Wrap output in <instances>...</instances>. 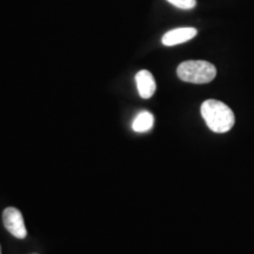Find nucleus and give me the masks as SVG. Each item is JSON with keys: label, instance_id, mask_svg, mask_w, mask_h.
Masks as SVG:
<instances>
[{"label": "nucleus", "instance_id": "nucleus-1", "mask_svg": "<svg viewBox=\"0 0 254 254\" xmlns=\"http://www.w3.org/2000/svg\"><path fill=\"white\" fill-rule=\"evenodd\" d=\"M201 116L206 125L215 133H226L236 123L233 111L226 104L219 100L209 99L201 105Z\"/></svg>", "mask_w": 254, "mask_h": 254}, {"label": "nucleus", "instance_id": "nucleus-2", "mask_svg": "<svg viewBox=\"0 0 254 254\" xmlns=\"http://www.w3.org/2000/svg\"><path fill=\"white\" fill-rule=\"evenodd\" d=\"M178 77L183 81L192 84H207L217 75V68L213 64L205 60H187L178 66Z\"/></svg>", "mask_w": 254, "mask_h": 254}, {"label": "nucleus", "instance_id": "nucleus-8", "mask_svg": "<svg viewBox=\"0 0 254 254\" xmlns=\"http://www.w3.org/2000/svg\"><path fill=\"white\" fill-rule=\"evenodd\" d=\"M0 254H1V247H0Z\"/></svg>", "mask_w": 254, "mask_h": 254}, {"label": "nucleus", "instance_id": "nucleus-7", "mask_svg": "<svg viewBox=\"0 0 254 254\" xmlns=\"http://www.w3.org/2000/svg\"><path fill=\"white\" fill-rule=\"evenodd\" d=\"M167 1L182 9H192L196 6V0H167Z\"/></svg>", "mask_w": 254, "mask_h": 254}, {"label": "nucleus", "instance_id": "nucleus-3", "mask_svg": "<svg viewBox=\"0 0 254 254\" xmlns=\"http://www.w3.org/2000/svg\"><path fill=\"white\" fill-rule=\"evenodd\" d=\"M4 226L12 236L18 239H25L27 236L24 218L21 212L15 207H7L2 213Z\"/></svg>", "mask_w": 254, "mask_h": 254}, {"label": "nucleus", "instance_id": "nucleus-6", "mask_svg": "<svg viewBox=\"0 0 254 254\" xmlns=\"http://www.w3.org/2000/svg\"><path fill=\"white\" fill-rule=\"evenodd\" d=\"M154 124V117L153 114L147 112V111H142L135 117L133 120L132 128L134 132L138 133H145L148 132L153 127Z\"/></svg>", "mask_w": 254, "mask_h": 254}, {"label": "nucleus", "instance_id": "nucleus-4", "mask_svg": "<svg viewBox=\"0 0 254 254\" xmlns=\"http://www.w3.org/2000/svg\"><path fill=\"white\" fill-rule=\"evenodd\" d=\"M196 34H198V31L194 27L174 28V30L168 31L167 33L164 34L161 43L165 46H176L193 39Z\"/></svg>", "mask_w": 254, "mask_h": 254}, {"label": "nucleus", "instance_id": "nucleus-5", "mask_svg": "<svg viewBox=\"0 0 254 254\" xmlns=\"http://www.w3.org/2000/svg\"><path fill=\"white\" fill-rule=\"evenodd\" d=\"M135 82L139 94L142 99H150L157 90V84H155L153 75L147 69H141L136 73Z\"/></svg>", "mask_w": 254, "mask_h": 254}]
</instances>
